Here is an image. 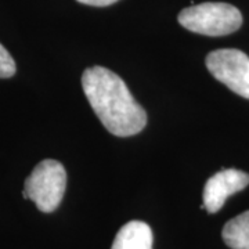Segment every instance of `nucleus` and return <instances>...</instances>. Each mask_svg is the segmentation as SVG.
<instances>
[{"instance_id":"1","label":"nucleus","mask_w":249,"mask_h":249,"mask_svg":"<svg viewBox=\"0 0 249 249\" xmlns=\"http://www.w3.org/2000/svg\"><path fill=\"white\" fill-rule=\"evenodd\" d=\"M82 88L98 119L109 133L129 137L147 124V112L130 94L126 83L104 67L86 68Z\"/></svg>"},{"instance_id":"2","label":"nucleus","mask_w":249,"mask_h":249,"mask_svg":"<svg viewBox=\"0 0 249 249\" xmlns=\"http://www.w3.org/2000/svg\"><path fill=\"white\" fill-rule=\"evenodd\" d=\"M178 22L191 32L206 36L230 35L242 25V14L229 3H201L181 10Z\"/></svg>"},{"instance_id":"3","label":"nucleus","mask_w":249,"mask_h":249,"mask_svg":"<svg viewBox=\"0 0 249 249\" xmlns=\"http://www.w3.org/2000/svg\"><path fill=\"white\" fill-rule=\"evenodd\" d=\"M67 187V172L58 160L39 162L25 180L22 196L36 204L40 212H54L61 204Z\"/></svg>"},{"instance_id":"4","label":"nucleus","mask_w":249,"mask_h":249,"mask_svg":"<svg viewBox=\"0 0 249 249\" xmlns=\"http://www.w3.org/2000/svg\"><path fill=\"white\" fill-rule=\"evenodd\" d=\"M206 67L219 82L249 100V57L237 49H220L208 54Z\"/></svg>"},{"instance_id":"5","label":"nucleus","mask_w":249,"mask_h":249,"mask_svg":"<svg viewBox=\"0 0 249 249\" xmlns=\"http://www.w3.org/2000/svg\"><path fill=\"white\" fill-rule=\"evenodd\" d=\"M249 184V175L238 169H223L208 178L204 187V208L208 213H216L226 199Z\"/></svg>"},{"instance_id":"6","label":"nucleus","mask_w":249,"mask_h":249,"mask_svg":"<svg viewBox=\"0 0 249 249\" xmlns=\"http://www.w3.org/2000/svg\"><path fill=\"white\" fill-rule=\"evenodd\" d=\"M152 230L147 223L132 220L116 234L111 249H152Z\"/></svg>"},{"instance_id":"7","label":"nucleus","mask_w":249,"mask_h":249,"mask_svg":"<svg viewBox=\"0 0 249 249\" xmlns=\"http://www.w3.org/2000/svg\"><path fill=\"white\" fill-rule=\"evenodd\" d=\"M222 237L231 249H249V211L226 223Z\"/></svg>"},{"instance_id":"8","label":"nucleus","mask_w":249,"mask_h":249,"mask_svg":"<svg viewBox=\"0 0 249 249\" xmlns=\"http://www.w3.org/2000/svg\"><path fill=\"white\" fill-rule=\"evenodd\" d=\"M16 61L6 47L0 43V78H11L16 73Z\"/></svg>"},{"instance_id":"9","label":"nucleus","mask_w":249,"mask_h":249,"mask_svg":"<svg viewBox=\"0 0 249 249\" xmlns=\"http://www.w3.org/2000/svg\"><path fill=\"white\" fill-rule=\"evenodd\" d=\"M79 3L88 4V6H96V7H106L116 3L118 0H78Z\"/></svg>"}]
</instances>
